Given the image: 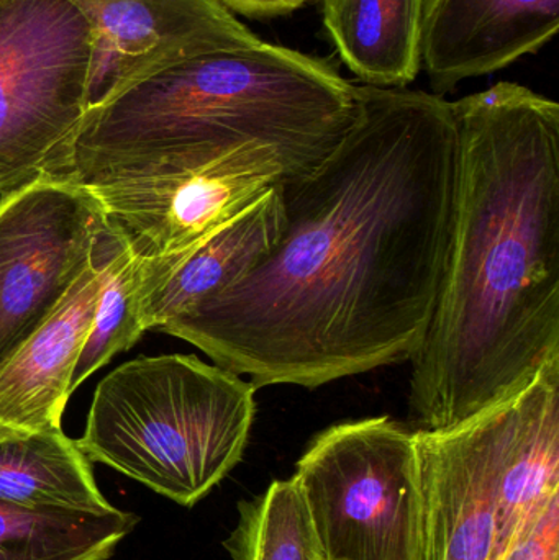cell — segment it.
<instances>
[{"label":"cell","instance_id":"3957f363","mask_svg":"<svg viewBox=\"0 0 559 560\" xmlns=\"http://www.w3.org/2000/svg\"><path fill=\"white\" fill-rule=\"evenodd\" d=\"M357 85L330 62L261 42L171 62L92 107L74 147V180L108 186L275 148L294 179L321 166L357 117Z\"/></svg>","mask_w":559,"mask_h":560},{"label":"cell","instance_id":"52a82bcc","mask_svg":"<svg viewBox=\"0 0 559 560\" xmlns=\"http://www.w3.org/2000/svg\"><path fill=\"white\" fill-rule=\"evenodd\" d=\"M107 230L101 200L72 179L0 197V368L91 268Z\"/></svg>","mask_w":559,"mask_h":560},{"label":"cell","instance_id":"ba28073f","mask_svg":"<svg viewBox=\"0 0 559 560\" xmlns=\"http://www.w3.org/2000/svg\"><path fill=\"white\" fill-rule=\"evenodd\" d=\"M292 179L279 151L252 144L184 173L85 187L101 200L108 225L138 255L174 256Z\"/></svg>","mask_w":559,"mask_h":560},{"label":"cell","instance_id":"4fadbf2b","mask_svg":"<svg viewBox=\"0 0 559 560\" xmlns=\"http://www.w3.org/2000/svg\"><path fill=\"white\" fill-rule=\"evenodd\" d=\"M559 495V358L511 395L496 512L494 560Z\"/></svg>","mask_w":559,"mask_h":560},{"label":"cell","instance_id":"9a60e30c","mask_svg":"<svg viewBox=\"0 0 559 560\" xmlns=\"http://www.w3.org/2000/svg\"><path fill=\"white\" fill-rule=\"evenodd\" d=\"M328 36L364 85L403 89L422 68L427 0H321Z\"/></svg>","mask_w":559,"mask_h":560},{"label":"cell","instance_id":"30bf717a","mask_svg":"<svg viewBox=\"0 0 559 560\" xmlns=\"http://www.w3.org/2000/svg\"><path fill=\"white\" fill-rule=\"evenodd\" d=\"M71 2L88 15L95 32L91 108L171 62L263 42L220 0Z\"/></svg>","mask_w":559,"mask_h":560},{"label":"cell","instance_id":"8992f818","mask_svg":"<svg viewBox=\"0 0 559 560\" xmlns=\"http://www.w3.org/2000/svg\"><path fill=\"white\" fill-rule=\"evenodd\" d=\"M295 486L324 560H422L416 431L389 417L335 424L312 441Z\"/></svg>","mask_w":559,"mask_h":560},{"label":"cell","instance_id":"7c38bea8","mask_svg":"<svg viewBox=\"0 0 559 560\" xmlns=\"http://www.w3.org/2000/svg\"><path fill=\"white\" fill-rule=\"evenodd\" d=\"M110 226L94 262L53 315L0 368V436L61 430L71 378L94 322Z\"/></svg>","mask_w":559,"mask_h":560},{"label":"cell","instance_id":"d6986e66","mask_svg":"<svg viewBox=\"0 0 559 560\" xmlns=\"http://www.w3.org/2000/svg\"><path fill=\"white\" fill-rule=\"evenodd\" d=\"M233 560L322 558L294 479L275 480L263 495L240 505V522L225 541Z\"/></svg>","mask_w":559,"mask_h":560},{"label":"cell","instance_id":"ac0fdd59","mask_svg":"<svg viewBox=\"0 0 559 560\" xmlns=\"http://www.w3.org/2000/svg\"><path fill=\"white\" fill-rule=\"evenodd\" d=\"M147 296V256L138 255L110 226L101 295L91 331L72 372L71 392L108 364L115 354L131 349L147 332L141 316Z\"/></svg>","mask_w":559,"mask_h":560},{"label":"cell","instance_id":"9c48e42d","mask_svg":"<svg viewBox=\"0 0 559 560\" xmlns=\"http://www.w3.org/2000/svg\"><path fill=\"white\" fill-rule=\"evenodd\" d=\"M511 397L443 428L417 430L422 560H489Z\"/></svg>","mask_w":559,"mask_h":560},{"label":"cell","instance_id":"6da1fadb","mask_svg":"<svg viewBox=\"0 0 559 560\" xmlns=\"http://www.w3.org/2000/svg\"><path fill=\"white\" fill-rule=\"evenodd\" d=\"M353 125L307 176L279 186L284 229L235 283L161 329L256 387L317 388L410 361L455 230L452 102L357 85Z\"/></svg>","mask_w":559,"mask_h":560},{"label":"cell","instance_id":"7a4b0ae2","mask_svg":"<svg viewBox=\"0 0 559 560\" xmlns=\"http://www.w3.org/2000/svg\"><path fill=\"white\" fill-rule=\"evenodd\" d=\"M455 230L412 355L410 418L443 430L559 358V105L515 82L452 102Z\"/></svg>","mask_w":559,"mask_h":560},{"label":"cell","instance_id":"ffe728a7","mask_svg":"<svg viewBox=\"0 0 559 560\" xmlns=\"http://www.w3.org/2000/svg\"><path fill=\"white\" fill-rule=\"evenodd\" d=\"M494 560H559V495Z\"/></svg>","mask_w":559,"mask_h":560},{"label":"cell","instance_id":"2e32d148","mask_svg":"<svg viewBox=\"0 0 559 560\" xmlns=\"http://www.w3.org/2000/svg\"><path fill=\"white\" fill-rule=\"evenodd\" d=\"M0 502L28 509L107 512L91 460L61 430L0 436Z\"/></svg>","mask_w":559,"mask_h":560},{"label":"cell","instance_id":"8fae6325","mask_svg":"<svg viewBox=\"0 0 559 560\" xmlns=\"http://www.w3.org/2000/svg\"><path fill=\"white\" fill-rule=\"evenodd\" d=\"M558 30L559 0H427L422 65L433 94L534 55Z\"/></svg>","mask_w":559,"mask_h":560},{"label":"cell","instance_id":"277c9868","mask_svg":"<svg viewBox=\"0 0 559 560\" xmlns=\"http://www.w3.org/2000/svg\"><path fill=\"white\" fill-rule=\"evenodd\" d=\"M256 388L194 354L140 355L102 378L75 443L89 460L189 509L242 460Z\"/></svg>","mask_w":559,"mask_h":560},{"label":"cell","instance_id":"44dd1931","mask_svg":"<svg viewBox=\"0 0 559 560\" xmlns=\"http://www.w3.org/2000/svg\"><path fill=\"white\" fill-rule=\"evenodd\" d=\"M220 2L233 13H240L249 19H271V16L288 15L311 0H220Z\"/></svg>","mask_w":559,"mask_h":560},{"label":"cell","instance_id":"e0dca14e","mask_svg":"<svg viewBox=\"0 0 559 560\" xmlns=\"http://www.w3.org/2000/svg\"><path fill=\"white\" fill-rule=\"evenodd\" d=\"M137 523L115 506L75 512L0 502V560H107Z\"/></svg>","mask_w":559,"mask_h":560},{"label":"cell","instance_id":"5b68a950","mask_svg":"<svg viewBox=\"0 0 559 560\" xmlns=\"http://www.w3.org/2000/svg\"><path fill=\"white\" fill-rule=\"evenodd\" d=\"M94 68V26L74 2L0 0V197L74 180Z\"/></svg>","mask_w":559,"mask_h":560},{"label":"cell","instance_id":"5bb4252c","mask_svg":"<svg viewBox=\"0 0 559 560\" xmlns=\"http://www.w3.org/2000/svg\"><path fill=\"white\" fill-rule=\"evenodd\" d=\"M284 222V203L275 187L189 252L153 256L156 289L143 303L144 329L161 328L167 319L235 283L276 245Z\"/></svg>","mask_w":559,"mask_h":560},{"label":"cell","instance_id":"7402d4cb","mask_svg":"<svg viewBox=\"0 0 559 560\" xmlns=\"http://www.w3.org/2000/svg\"><path fill=\"white\" fill-rule=\"evenodd\" d=\"M317 560H324V559H322V558H318Z\"/></svg>","mask_w":559,"mask_h":560}]
</instances>
